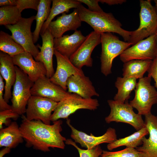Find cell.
<instances>
[{"instance_id":"cell-22","label":"cell","mask_w":157,"mask_h":157,"mask_svg":"<svg viewBox=\"0 0 157 157\" xmlns=\"http://www.w3.org/2000/svg\"><path fill=\"white\" fill-rule=\"evenodd\" d=\"M0 73L5 82L4 98L8 103L12 98L11 90L15 82L16 74L12 58L2 51L0 52Z\"/></svg>"},{"instance_id":"cell-6","label":"cell","mask_w":157,"mask_h":157,"mask_svg":"<svg viewBox=\"0 0 157 157\" xmlns=\"http://www.w3.org/2000/svg\"><path fill=\"white\" fill-rule=\"evenodd\" d=\"M16 74L11 99L12 110L19 115L25 113L28 101L31 96V90L34 83L28 75L15 65Z\"/></svg>"},{"instance_id":"cell-17","label":"cell","mask_w":157,"mask_h":157,"mask_svg":"<svg viewBox=\"0 0 157 157\" xmlns=\"http://www.w3.org/2000/svg\"><path fill=\"white\" fill-rule=\"evenodd\" d=\"M145 126L149 132L148 138L144 137L142 144L136 149L140 157H157V116L150 113L145 116Z\"/></svg>"},{"instance_id":"cell-24","label":"cell","mask_w":157,"mask_h":157,"mask_svg":"<svg viewBox=\"0 0 157 157\" xmlns=\"http://www.w3.org/2000/svg\"><path fill=\"white\" fill-rule=\"evenodd\" d=\"M149 134L148 130L145 126L128 136L117 139L113 142L108 144L107 147L109 151L123 146L136 149L142 145L143 138Z\"/></svg>"},{"instance_id":"cell-42","label":"cell","mask_w":157,"mask_h":157,"mask_svg":"<svg viewBox=\"0 0 157 157\" xmlns=\"http://www.w3.org/2000/svg\"><path fill=\"white\" fill-rule=\"evenodd\" d=\"M156 57H157V52L156 54Z\"/></svg>"},{"instance_id":"cell-26","label":"cell","mask_w":157,"mask_h":157,"mask_svg":"<svg viewBox=\"0 0 157 157\" xmlns=\"http://www.w3.org/2000/svg\"><path fill=\"white\" fill-rule=\"evenodd\" d=\"M52 5L49 16L44 23L40 35L44 33L49 24L57 15L64 13H68L71 8H77L81 3L77 0H53Z\"/></svg>"},{"instance_id":"cell-27","label":"cell","mask_w":157,"mask_h":157,"mask_svg":"<svg viewBox=\"0 0 157 157\" xmlns=\"http://www.w3.org/2000/svg\"><path fill=\"white\" fill-rule=\"evenodd\" d=\"M136 79L132 77H117L115 83L117 92L114 100L121 103L128 102L131 93L135 88Z\"/></svg>"},{"instance_id":"cell-11","label":"cell","mask_w":157,"mask_h":157,"mask_svg":"<svg viewBox=\"0 0 157 157\" xmlns=\"http://www.w3.org/2000/svg\"><path fill=\"white\" fill-rule=\"evenodd\" d=\"M156 34L142 40L124 50L120 55L124 63L134 60H153L156 57Z\"/></svg>"},{"instance_id":"cell-5","label":"cell","mask_w":157,"mask_h":157,"mask_svg":"<svg viewBox=\"0 0 157 157\" xmlns=\"http://www.w3.org/2000/svg\"><path fill=\"white\" fill-rule=\"evenodd\" d=\"M151 78L148 75L139 79L135 89L134 97L129 103L141 115L151 113L152 106L157 104V91L151 84Z\"/></svg>"},{"instance_id":"cell-8","label":"cell","mask_w":157,"mask_h":157,"mask_svg":"<svg viewBox=\"0 0 157 157\" xmlns=\"http://www.w3.org/2000/svg\"><path fill=\"white\" fill-rule=\"evenodd\" d=\"M107 102L110 110L109 114L105 119L106 123L115 122L126 123L137 131L145 127L142 115L135 113L133 108L128 102L121 103L114 100H108Z\"/></svg>"},{"instance_id":"cell-12","label":"cell","mask_w":157,"mask_h":157,"mask_svg":"<svg viewBox=\"0 0 157 157\" xmlns=\"http://www.w3.org/2000/svg\"><path fill=\"white\" fill-rule=\"evenodd\" d=\"M101 33L94 31L91 32L76 51L70 57L69 60L77 68L81 69L85 66L92 67L93 60L91 53L96 46L101 43Z\"/></svg>"},{"instance_id":"cell-16","label":"cell","mask_w":157,"mask_h":157,"mask_svg":"<svg viewBox=\"0 0 157 157\" xmlns=\"http://www.w3.org/2000/svg\"><path fill=\"white\" fill-rule=\"evenodd\" d=\"M13 63L35 82L39 78L46 76L47 72L43 64L36 61L30 53L25 51L12 58Z\"/></svg>"},{"instance_id":"cell-25","label":"cell","mask_w":157,"mask_h":157,"mask_svg":"<svg viewBox=\"0 0 157 157\" xmlns=\"http://www.w3.org/2000/svg\"><path fill=\"white\" fill-rule=\"evenodd\" d=\"M153 60H132L124 63L123 77L140 79L149 69Z\"/></svg>"},{"instance_id":"cell-18","label":"cell","mask_w":157,"mask_h":157,"mask_svg":"<svg viewBox=\"0 0 157 157\" xmlns=\"http://www.w3.org/2000/svg\"><path fill=\"white\" fill-rule=\"evenodd\" d=\"M77 8H74L71 13L62 14L56 20L52 21L49 24V29L54 38H60L66 32L69 30H77L81 24Z\"/></svg>"},{"instance_id":"cell-37","label":"cell","mask_w":157,"mask_h":157,"mask_svg":"<svg viewBox=\"0 0 157 157\" xmlns=\"http://www.w3.org/2000/svg\"><path fill=\"white\" fill-rule=\"evenodd\" d=\"M147 72L148 75L151 76L154 79L155 86L157 88V57L152 60L151 65Z\"/></svg>"},{"instance_id":"cell-4","label":"cell","mask_w":157,"mask_h":157,"mask_svg":"<svg viewBox=\"0 0 157 157\" xmlns=\"http://www.w3.org/2000/svg\"><path fill=\"white\" fill-rule=\"evenodd\" d=\"M101 70L104 75L107 76L112 73V63L114 59L132 44L120 40L111 33H101Z\"/></svg>"},{"instance_id":"cell-38","label":"cell","mask_w":157,"mask_h":157,"mask_svg":"<svg viewBox=\"0 0 157 157\" xmlns=\"http://www.w3.org/2000/svg\"><path fill=\"white\" fill-rule=\"evenodd\" d=\"M99 2L106 3L109 5L121 4L126 1V0H99Z\"/></svg>"},{"instance_id":"cell-34","label":"cell","mask_w":157,"mask_h":157,"mask_svg":"<svg viewBox=\"0 0 157 157\" xmlns=\"http://www.w3.org/2000/svg\"><path fill=\"white\" fill-rule=\"evenodd\" d=\"M19 115L14 112L11 109L0 111V129L3 128V124H8V121L10 120V119L16 120Z\"/></svg>"},{"instance_id":"cell-28","label":"cell","mask_w":157,"mask_h":157,"mask_svg":"<svg viewBox=\"0 0 157 157\" xmlns=\"http://www.w3.org/2000/svg\"><path fill=\"white\" fill-rule=\"evenodd\" d=\"M52 0H40L37 13L35 16L36 25L35 29L33 33L34 43L38 41L42 26L48 19L51 10V5Z\"/></svg>"},{"instance_id":"cell-31","label":"cell","mask_w":157,"mask_h":157,"mask_svg":"<svg viewBox=\"0 0 157 157\" xmlns=\"http://www.w3.org/2000/svg\"><path fill=\"white\" fill-rule=\"evenodd\" d=\"M65 143L74 147L79 153V157H99L102 154L103 151L99 145L90 149H82L78 147L76 143L70 139H66Z\"/></svg>"},{"instance_id":"cell-15","label":"cell","mask_w":157,"mask_h":157,"mask_svg":"<svg viewBox=\"0 0 157 157\" xmlns=\"http://www.w3.org/2000/svg\"><path fill=\"white\" fill-rule=\"evenodd\" d=\"M31 92L32 96L47 98L57 102L72 94L52 82L46 76L41 77L34 82Z\"/></svg>"},{"instance_id":"cell-23","label":"cell","mask_w":157,"mask_h":157,"mask_svg":"<svg viewBox=\"0 0 157 157\" xmlns=\"http://www.w3.org/2000/svg\"><path fill=\"white\" fill-rule=\"evenodd\" d=\"M24 139L17 123L14 121L6 128L0 129V147L15 148L23 142Z\"/></svg>"},{"instance_id":"cell-41","label":"cell","mask_w":157,"mask_h":157,"mask_svg":"<svg viewBox=\"0 0 157 157\" xmlns=\"http://www.w3.org/2000/svg\"><path fill=\"white\" fill-rule=\"evenodd\" d=\"M154 1L155 3V7L156 9L157 10V0H154Z\"/></svg>"},{"instance_id":"cell-35","label":"cell","mask_w":157,"mask_h":157,"mask_svg":"<svg viewBox=\"0 0 157 157\" xmlns=\"http://www.w3.org/2000/svg\"><path fill=\"white\" fill-rule=\"evenodd\" d=\"M3 79L0 75V111L11 109V106L8 104L4 98L5 85Z\"/></svg>"},{"instance_id":"cell-21","label":"cell","mask_w":157,"mask_h":157,"mask_svg":"<svg viewBox=\"0 0 157 157\" xmlns=\"http://www.w3.org/2000/svg\"><path fill=\"white\" fill-rule=\"evenodd\" d=\"M80 31L76 30L70 35H63L54 39V48L62 55L69 58L86 39Z\"/></svg>"},{"instance_id":"cell-3","label":"cell","mask_w":157,"mask_h":157,"mask_svg":"<svg viewBox=\"0 0 157 157\" xmlns=\"http://www.w3.org/2000/svg\"><path fill=\"white\" fill-rule=\"evenodd\" d=\"M140 25L137 29L131 31L127 42L132 45L155 34L157 31V15L155 6L150 0H140Z\"/></svg>"},{"instance_id":"cell-1","label":"cell","mask_w":157,"mask_h":157,"mask_svg":"<svg viewBox=\"0 0 157 157\" xmlns=\"http://www.w3.org/2000/svg\"><path fill=\"white\" fill-rule=\"evenodd\" d=\"M22 118L19 129L26 147L44 152L49 151L50 148H65L66 139L60 133L61 120L54 122L51 125L39 120H29L24 115Z\"/></svg>"},{"instance_id":"cell-36","label":"cell","mask_w":157,"mask_h":157,"mask_svg":"<svg viewBox=\"0 0 157 157\" xmlns=\"http://www.w3.org/2000/svg\"><path fill=\"white\" fill-rule=\"evenodd\" d=\"M81 3L86 4L89 10L94 12H101L103 11L99 5V0H77Z\"/></svg>"},{"instance_id":"cell-10","label":"cell","mask_w":157,"mask_h":157,"mask_svg":"<svg viewBox=\"0 0 157 157\" xmlns=\"http://www.w3.org/2000/svg\"><path fill=\"white\" fill-rule=\"evenodd\" d=\"M58 104L47 98L32 95L27 105L25 116L29 120H39L50 125L52 113Z\"/></svg>"},{"instance_id":"cell-32","label":"cell","mask_w":157,"mask_h":157,"mask_svg":"<svg viewBox=\"0 0 157 157\" xmlns=\"http://www.w3.org/2000/svg\"><path fill=\"white\" fill-rule=\"evenodd\" d=\"M99 157H140L139 152L135 148L126 147L115 151L103 150Z\"/></svg>"},{"instance_id":"cell-9","label":"cell","mask_w":157,"mask_h":157,"mask_svg":"<svg viewBox=\"0 0 157 157\" xmlns=\"http://www.w3.org/2000/svg\"><path fill=\"white\" fill-rule=\"evenodd\" d=\"M35 16L22 18L15 24L8 25L5 27L11 33V37L14 40L21 46L25 51L31 54L35 59L40 51L37 46L33 42V33L31 28Z\"/></svg>"},{"instance_id":"cell-13","label":"cell","mask_w":157,"mask_h":157,"mask_svg":"<svg viewBox=\"0 0 157 157\" xmlns=\"http://www.w3.org/2000/svg\"><path fill=\"white\" fill-rule=\"evenodd\" d=\"M69 119H67L66 123L71 129V137L75 143H79L81 147L90 149L103 143H111L117 139L115 129L108 128L103 135L96 136L91 133L90 135L76 129L70 123Z\"/></svg>"},{"instance_id":"cell-43","label":"cell","mask_w":157,"mask_h":157,"mask_svg":"<svg viewBox=\"0 0 157 157\" xmlns=\"http://www.w3.org/2000/svg\"><path fill=\"white\" fill-rule=\"evenodd\" d=\"M156 13H157V10H156Z\"/></svg>"},{"instance_id":"cell-14","label":"cell","mask_w":157,"mask_h":157,"mask_svg":"<svg viewBox=\"0 0 157 157\" xmlns=\"http://www.w3.org/2000/svg\"><path fill=\"white\" fill-rule=\"evenodd\" d=\"M54 54L56 59L57 67L54 74L49 79L52 82L66 91L67 82L69 77L73 75H83L84 74L82 69L76 67L69 58L55 50Z\"/></svg>"},{"instance_id":"cell-7","label":"cell","mask_w":157,"mask_h":157,"mask_svg":"<svg viewBox=\"0 0 157 157\" xmlns=\"http://www.w3.org/2000/svg\"><path fill=\"white\" fill-rule=\"evenodd\" d=\"M99 105L97 99H85L76 94L72 93L68 97L58 102L51 117V121L53 122L61 118L67 119L78 110H94Z\"/></svg>"},{"instance_id":"cell-20","label":"cell","mask_w":157,"mask_h":157,"mask_svg":"<svg viewBox=\"0 0 157 157\" xmlns=\"http://www.w3.org/2000/svg\"><path fill=\"white\" fill-rule=\"evenodd\" d=\"M67 86L68 92L76 94L85 99L99 96L89 78L84 74L71 76L67 80Z\"/></svg>"},{"instance_id":"cell-39","label":"cell","mask_w":157,"mask_h":157,"mask_svg":"<svg viewBox=\"0 0 157 157\" xmlns=\"http://www.w3.org/2000/svg\"><path fill=\"white\" fill-rule=\"evenodd\" d=\"M16 6V0H0V6Z\"/></svg>"},{"instance_id":"cell-30","label":"cell","mask_w":157,"mask_h":157,"mask_svg":"<svg viewBox=\"0 0 157 157\" xmlns=\"http://www.w3.org/2000/svg\"><path fill=\"white\" fill-rule=\"evenodd\" d=\"M21 13L16 6H7L0 8V25H13L22 18Z\"/></svg>"},{"instance_id":"cell-40","label":"cell","mask_w":157,"mask_h":157,"mask_svg":"<svg viewBox=\"0 0 157 157\" xmlns=\"http://www.w3.org/2000/svg\"><path fill=\"white\" fill-rule=\"evenodd\" d=\"M155 34H156L155 41H156V51L157 52V31L155 33Z\"/></svg>"},{"instance_id":"cell-33","label":"cell","mask_w":157,"mask_h":157,"mask_svg":"<svg viewBox=\"0 0 157 157\" xmlns=\"http://www.w3.org/2000/svg\"><path fill=\"white\" fill-rule=\"evenodd\" d=\"M16 6L21 13L24 9L31 8L38 11L40 0H16Z\"/></svg>"},{"instance_id":"cell-2","label":"cell","mask_w":157,"mask_h":157,"mask_svg":"<svg viewBox=\"0 0 157 157\" xmlns=\"http://www.w3.org/2000/svg\"><path fill=\"white\" fill-rule=\"evenodd\" d=\"M81 21L89 24L94 31L100 33H114L121 36L125 41L129 39L131 31L122 28V24L111 13L104 11L94 12L89 10L81 3L77 8Z\"/></svg>"},{"instance_id":"cell-19","label":"cell","mask_w":157,"mask_h":157,"mask_svg":"<svg viewBox=\"0 0 157 157\" xmlns=\"http://www.w3.org/2000/svg\"><path fill=\"white\" fill-rule=\"evenodd\" d=\"M40 35L42 39V46L41 47L39 44L38 45L40 50L34 59L43 64L47 70L46 76L50 78L55 73L53 63L54 38L48 28L44 33Z\"/></svg>"},{"instance_id":"cell-29","label":"cell","mask_w":157,"mask_h":157,"mask_svg":"<svg viewBox=\"0 0 157 157\" xmlns=\"http://www.w3.org/2000/svg\"><path fill=\"white\" fill-rule=\"evenodd\" d=\"M0 50L12 58L26 51L11 35L2 31L0 32Z\"/></svg>"}]
</instances>
